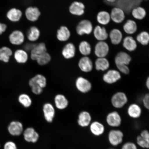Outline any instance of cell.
<instances>
[{
  "label": "cell",
  "mask_w": 149,
  "mask_h": 149,
  "mask_svg": "<svg viewBox=\"0 0 149 149\" xmlns=\"http://www.w3.org/2000/svg\"><path fill=\"white\" fill-rule=\"evenodd\" d=\"M14 58L18 64H24L27 62L29 59V55L25 50L18 49L15 52Z\"/></svg>",
  "instance_id": "obj_23"
},
{
  "label": "cell",
  "mask_w": 149,
  "mask_h": 149,
  "mask_svg": "<svg viewBox=\"0 0 149 149\" xmlns=\"http://www.w3.org/2000/svg\"><path fill=\"white\" fill-rule=\"evenodd\" d=\"M107 121L109 126L116 127L120 125L122 120L119 113L116 111H113L108 115Z\"/></svg>",
  "instance_id": "obj_21"
},
{
  "label": "cell",
  "mask_w": 149,
  "mask_h": 149,
  "mask_svg": "<svg viewBox=\"0 0 149 149\" xmlns=\"http://www.w3.org/2000/svg\"><path fill=\"white\" fill-rule=\"evenodd\" d=\"M7 26L5 24L0 23V35L3 34L6 30Z\"/></svg>",
  "instance_id": "obj_46"
},
{
  "label": "cell",
  "mask_w": 149,
  "mask_h": 149,
  "mask_svg": "<svg viewBox=\"0 0 149 149\" xmlns=\"http://www.w3.org/2000/svg\"><path fill=\"white\" fill-rule=\"evenodd\" d=\"M93 31V26L92 22L87 19L80 21L76 28V32L80 36L90 34Z\"/></svg>",
  "instance_id": "obj_1"
},
{
  "label": "cell",
  "mask_w": 149,
  "mask_h": 149,
  "mask_svg": "<svg viewBox=\"0 0 149 149\" xmlns=\"http://www.w3.org/2000/svg\"><path fill=\"white\" fill-rule=\"evenodd\" d=\"M40 34V31L38 28L35 26H33L30 28L28 31L27 38L30 41L34 42L38 40Z\"/></svg>",
  "instance_id": "obj_31"
},
{
  "label": "cell",
  "mask_w": 149,
  "mask_h": 149,
  "mask_svg": "<svg viewBox=\"0 0 149 149\" xmlns=\"http://www.w3.org/2000/svg\"><path fill=\"white\" fill-rule=\"evenodd\" d=\"M79 48L80 53L84 56L90 55L92 51L91 45L86 41H83L80 42Z\"/></svg>",
  "instance_id": "obj_37"
},
{
  "label": "cell",
  "mask_w": 149,
  "mask_h": 149,
  "mask_svg": "<svg viewBox=\"0 0 149 149\" xmlns=\"http://www.w3.org/2000/svg\"><path fill=\"white\" fill-rule=\"evenodd\" d=\"M18 101L21 105L26 108L30 107L32 104V100L30 96L25 93H23L19 96Z\"/></svg>",
  "instance_id": "obj_36"
},
{
  "label": "cell",
  "mask_w": 149,
  "mask_h": 149,
  "mask_svg": "<svg viewBox=\"0 0 149 149\" xmlns=\"http://www.w3.org/2000/svg\"><path fill=\"white\" fill-rule=\"evenodd\" d=\"M123 47L129 52L135 51L137 47V44L136 40L133 37L127 36L124 38L123 41Z\"/></svg>",
  "instance_id": "obj_27"
},
{
  "label": "cell",
  "mask_w": 149,
  "mask_h": 149,
  "mask_svg": "<svg viewBox=\"0 0 149 149\" xmlns=\"http://www.w3.org/2000/svg\"><path fill=\"white\" fill-rule=\"evenodd\" d=\"M9 39L11 44L15 45H20L25 41V36L21 31L15 30L9 35Z\"/></svg>",
  "instance_id": "obj_6"
},
{
  "label": "cell",
  "mask_w": 149,
  "mask_h": 149,
  "mask_svg": "<svg viewBox=\"0 0 149 149\" xmlns=\"http://www.w3.org/2000/svg\"><path fill=\"white\" fill-rule=\"evenodd\" d=\"M111 19L117 24L122 23L125 18V13L122 9L115 7L111 10L110 14Z\"/></svg>",
  "instance_id": "obj_8"
},
{
  "label": "cell",
  "mask_w": 149,
  "mask_h": 149,
  "mask_svg": "<svg viewBox=\"0 0 149 149\" xmlns=\"http://www.w3.org/2000/svg\"><path fill=\"white\" fill-rule=\"evenodd\" d=\"M143 104L147 109H149V95L148 94L145 95L143 99Z\"/></svg>",
  "instance_id": "obj_45"
},
{
  "label": "cell",
  "mask_w": 149,
  "mask_h": 149,
  "mask_svg": "<svg viewBox=\"0 0 149 149\" xmlns=\"http://www.w3.org/2000/svg\"><path fill=\"white\" fill-rule=\"evenodd\" d=\"M29 84L31 87L36 86L44 89L47 86V80L45 76L42 74H38L30 79Z\"/></svg>",
  "instance_id": "obj_7"
},
{
  "label": "cell",
  "mask_w": 149,
  "mask_h": 149,
  "mask_svg": "<svg viewBox=\"0 0 149 149\" xmlns=\"http://www.w3.org/2000/svg\"><path fill=\"white\" fill-rule=\"evenodd\" d=\"M3 149H17V148L15 143L12 141H8L5 143Z\"/></svg>",
  "instance_id": "obj_43"
},
{
  "label": "cell",
  "mask_w": 149,
  "mask_h": 149,
  "mask_svg": "<svg viewBox=\"0 0 149 149\" xmlns=\"http://www.w3.org/2000/svg\"><path fill=\"white\" fill-rule=\"evenodd\" d=\"M85 6L81 2L75 1L72 3L69 7L70 13L74 15L81 16L84 14Z\"/></svg>",
  "instance_id": "obj_12"
},
{
  "label": "cell",
  "mask_w": 149,
  "mask_h": 149,
  "mask_svg": "<svg viewBox=\"0 0 149 149\" xmlns=\"http://www.w3.org/2000/svg\"><path fill=\"white\" fill-rule=\"evenodd\" d=\"M25 15L28 20L31 22H35L39 19L41 15L40 9L36 7H28L26 9Z\"/></svg>",
  "instance_id": "obj_11"
},
{
  "label": "cell",
  "mask_w": 149,
  "mask_h": 149,
  "mask_svg": "<svg viewBox=\"0 0 149 149\" xmlns=\"http://www.w3.org/2000/svg\"><path fill=\"white\" fill-rule=\"evenodd\" d=\"M95 68L98 70L105 71L107 70L109 67V61L105 58H98L95 62Z\"/></svg>",
  "instance_id": "obj_32"
},
{
  "label": "cell",
  "mask_w": 149,
  "mask_h": 149,
  "mask_svg": "<svg viewBox=\"0 0 149 149\" xmlns=\"http://www.w3.org/2000/svg\"><path fill=\"white\" fill-rule=\"evenodd\" d=\"M36 45L34 44H28L25 46V51L27 52V51H31L34 46Z\"/></svg>",
  "instance_id": "obj_47"
},
{
  "label": "cell",
  "mask_w": 149,
  "mask_h": 149,
  "mask_svg": "<svg viewBox=\"0 0 149 149\" xmlns=\"http://www.w3.org/2000/svg\"><path fill=\"white\" fill-rule=\"evenodd\" d=\"M122 149H137L136 146L133 143L128 142L123 145Z\"/></svg>",
  "instance_id": "obj_44"
},
{
  "label": "cell",
  "mask_w": 149,
  "mask_h": 149,
  "mask_svg": "<svg viewBox=\"0 0 149 149\" xmlns=\"http://www.w3.org/2000/svg\"><path fill=\"white\" fill-rule=\"evenodd\" d=\"M91 120L92 118L90 113L86 111H83L80 113L79 115L78 124L82 127H86L90 124Z\"/></svg>",
  "instance_id": "obj_25"
},
{
  "label": "cell",
  "mask_w": 149,
  "mask_h": 149,
  "mask_svg": "<svg viewBox=\"0 0 149 149\" xmlns=\"http://www.w3.org/2000/svg\"><path fill=\"white\" fill-rule=\"evenodd\" d=\"M109 46L105 41L99 42L95 47V54L98 58H105L109 52Z\"/></svg>",
  "instance_id": "obj_4"
},
{
  "label": "cell",
  "mask_w": 149,
  "mask_h": 149,
  "mask_svg": "<svg viewBox=\"0 0 149 149\" xmlns=\"http://www.w3.org/2000/svg\"><path fill=\"white\" fill-rule=\"evenodd\" d=\"M94 36L99 41H105L107 40L109 35L105 28L100 26H96L93 31Z\"/></svg>",
  "instance_id": "obj_20"
},
{
  "label": "cell",
  "mask_w": 149,
  "mask_h": 149,
  "mask_svg": "<svg viewBox=\"0 0 149 149\" xmlns=\"http://www.w3.org/2000/svg\"><path fill=\"white\" fill-rule=\"evenodd\" d=\"M137 42L143 46L148 45L149 42V35L146 31H143L136 37Z\"/></svg>",
  "instance_id": "obj_39"
},
{
  "label": "cell",
  "mask_w": 149,
  "mask_h": 149,
  "mask_svg": "<svg viewBox=\"0 0 149 149\" xmlns=\"http://www.w3.org/2000/svg\"><path fill=\"white\" fill-rule=\"evenodd\" d=\"M124 31L126 33L132 35L137 31V26L136 22L133 20L128 19L123 26Z\"/></svg>",
  "instance_id": "obj_28"
},
{
  "label": "cell",
  "mask_w": 149,
  "mask_h": 149,
  "mask_svg": "<svg viewBox=\"0 0 149 149\" xmlns=\"http://www.w3.org/2000/svg\"><path fill=\"white\" fill-rule=\"evenodd\" d=\"M90 130L93 134L100 136L103 133L105 128L103 125L98 122H93L90 126Z\"/></svg>",
  "instance_id": "obj_35"
},
{
  "label": "cell",
  "mask_w": 149,
  "mask_h": 149,
  "mask_svg": "<svg viewBox=\"0 0 149 149\" xmlns=\"http://www.w3.org/2000/svg\"><path fill=\"white\" fill-rule=\"evenodd\" d=\"M117 68L122 73L128 74L130 72V70L127 65H122L116 66Z\"/></svg>",
  "instance_id": "obj_42"
},
{
  "label": "cell",
  "mask_w": 149,
  "mask_h": 149,
  "mask_svg": "<svg viewBox=\"0 0 149 149\" xmlns=\"http://www.w3.org/2000/svg\"><path fill=\"white\" fill-rule=\"evenodd\" d=\"M75 85L79 92L82 93L88 92L92 88V84L88 80L83 77H79L76 80Z\"/></svg>",
  "instance_id": "obj_5"
},
{
  "label": "cell",
  "mask_w": 149,
  "mask_h": 149,
  "mask_svg": "<svg viewBox=\"0 0 149 149\" xmlns=\"http://www.w3.org/2000/svg\"><path fill=\"white\" fill-rule=\"evenodd\" d=\"M109 37L112 44L114 45H118L122 41L123 34L120 30L113 29L110 32Z\"/></svg>",
  "instance_id": "obj_26"
},
{
  "label": "cell",
  "mask_w": 149,
  "mask_h": 149,
  "mask_svg": "<svg viewBox=\"0 0 149 149\" xmlns=\"http://www.w3.org/2000/svg\"><path fill=\"white\" fill-rule=\"evenodd\" d=\"M111 20L110 14L105 11L99 12L97 16V20L102 25H106L109 23Z\"/></svg>",
  "instance_id": "obj_30"
},
{
  "label": "cell",
  "mask_w": 149,
  "mask_h": 149,
  "mask_svg": "<svg viewBox=\"0 0 149 149\" xmlns=\"http://www.w3.org/2000/svg\"><path fill=\"white\" fill-rule=\"evenodd\" d=\"M70 31L66 26H61L57 31L56 37L59 41L66 42L70 39Z\"/></svg>",
  "instance_id": "obj_22"
},
{
  "label": "cell",
  "mask_w": 149,
  "mask_h": 149,
  "mask_svg": "<svg viewBox=\"0 0 149 149\" xmlns=\"http://www.w3.org/2000/svg\"><path fill=\"white\" fill-rule=\"evenodd\" d=\"M23 135L24 139L28 142L36 143L39 138L38 134L32 127L26 128L24 132Z\"/></svg>",
  "instance_id": "obj_15"
},
{
  "label": "cell",
  "mask_w": 149,
  "mask_h": 149,
  "mask_svg": "<svg viewBox=\"0 0 149 149\" xmlns=\"http://www.w3.org/2000/svg\"><path fill=\"white\" fill-rule=\"evenodd\" d=\"M23 13L20 9L16 8H11L6 14L7 18L11 22H17L21 19Z\"/></svg>",
  "instance_id": "obj_24"
},
{
  "label": "cell",
  "mask_w": 149,
  "mask_h": 149,
  "mask_svg": "<svg viewBox=\"0 0 149 149\" xmlns=\"http://www.w3.org/2000/svg\"></svg>",
  "instance_id": "obj_50"
},
{
  "label": "cell",
  "mask_w": 149,
  "mask_h": 149,
  "mask_svg": "<svg viewBox=\"0 0 149 149\" xmlns=\"http://www.w3.org/2000/svg\"><path fill=\"white\" fill-rule=\"evenodd\" d=\"M8 130L11 135L19 136L23 133V126L22 123L18 121H13L9 124Z\"/></svg>",
  "instance_id": "obj_10"
},
{
  "label": "cell",
  "mask_w": 149,
  "mask_h": 149,
  "mask_svg": "<svg viewBox=\"0 0 149 149\" xmlns=\"http://www.w3.org/2000/svg\"><path fill=\"white\" fill-rule=\"evenodd\" d=\"M108 2L111 3H113L116 2L117 0H106Z\"/></svg>",
  "instance_id": "obj_48"
},
{
  "label": "cell",
  "mask_w": 149,
  "mask_h": 149,
  "mask_svg": "<svg viewBox=\"0 0 149 149\" xmlns=\"http://www.w3.org/2000/svg\"><path fill=\"white\" fill-rule=\"evenodd\" d=\"M146 86L148 89L149 88V78L148 77L147 79L146 82Z\"/></svg>",
  "instance_id": "obj_49"
},
{
  "label": "cell",
  "mask_w": 149,
  "mask_h": 149,
  "mask_svg": "<svg viewBox=\"0 0 149 149\" xmlns=\"http://www.w3.org/2000/svg\"><path fill=\"white\" fill-rule=\"evenodd\" d=\"M120 72L115 70L108 71L103 76V81L106 83L112 84L116 82L121 79Z\"/></svg>",
  "instance_id": "obj_13"
},
{
  "label": "cell",
  "mask_w": 149,
  "mask_h": 149,
  "mask_svg": "<svg viewBox=\"0 0 149 149\" xmlns=\"http://www.w3.org/2000/svg\"><path fill=\"white\" fill-rule=\"evenodd\" d=\"M47 52L46 44L40 42L36 44L31 51V58L33 61H36L40 56Z\"/></svg>",
  "instance_id": "obj_9"
},
{
  "label": "cell",
  "mask_w": 149,
  "mask_h": 149,
  "mask_svg": "<svg viewBox=\"0 0 149 149\" xmlns=\"http://www.w3.org/2000/svg\"><path fill=\"white\" fill-rule=\"evenodd\" d=\"M76 49L75 46L72 42L68 43L63 47L61 54L65 59L73 58L75 56Z\"/></svg>",
  "instance_id": "obj_16"
},
{
  "label": "cell",
  "mask_w": 149,
  "mask_h": 149,
  "mask_svg": "<svg viewBox=\"0 0 149 149\" xmlns=\"http://www.w3.org/2000/svg\"><path fill=\"white\" fill-rule=\"evenodd\" d=\"M78 65L80 70L83 72H90L93 69L92 61L91 59L87 56H84L81 58L80 59Z\"/></svg>",
  "instance_id": "obj_19"
},
{
  "label": "cell",
  "mask_w": 149,
  "mask_h": 149,
  "mask_svg": "<svg viewBox=\"0 0 149 149\" xmlns=\"http://www.w3.org/2000/svg\"><path fill=\"white\" fill-rule=\"evenodd\" d=\"M54 101L56 108L61 110L66 109L69 104L68 99L64 95L62 94L56 95L54 99Z\"/></svg>",
  "instance_id": "obj_17"
},
{
  "label": "cell",
  "mask_w": 149,
  "mask_h": 149,
  "mask_svg": "<svg viewBox=\"0 0 149 149\" xmlns=\"http://www.w3.org/2000/svg\"><path fill=\"white\" fill-rule=\"evenodd\" d=\"M31 92L33 94L39 95L42 94L43 91V89L38 86H34L31 87Z\"/></svg>",
  "instance_id": "obj_41"
},
{
  "label": "cell",
  "mask_w": 149,
  "mask_h": 149,
  "mask_svg": "<svg viewBox=\"0 0 149 149\" xmlns=\"http://www.w3.org/2000/svg\"><path fill=\"white\" fill-rule=\"evenodd\" d=\"M128 113L129 116L134 118H137L140 116L141 110L140 107L136 104H132L128 109Z\"/></svg>",
  "instance_id": "obj_33"
},
{
  "label": "cell",
  "mask_w": 149,
  "mask_h": 149,
  "mask_svg": "<svg viewBox=\"0 0 149 149\" xmlns=\"http://www.w3.org/2000/svg\"><path fill=\"white\" fill-rule=\"evenodd\" d=\"M128 101L126 94L122 92H117L113 95L111 99V102L113 107L121 108L124 107Z\"/></svg>",
  "instance_id": "obj_2"
},
{
  "label": "cell",
  "mask_w": 149,
  "mask_h": 149,
  "mask_svg": "<svg viewBox=\"0 0 149 149\" xmlns=\"http://www.w3.org/2000/svg\"><path fill=\"white\" fill-rule=\"evenodd\" d=\"M137 143L140 146L144 148H148L149 136L147 134H142L137 138Z\"/></svg>",
  "instance_id": "obj_38"
},
{
  "label": "cell",
  "mask_w": 149,
  "mask_h": 149,
  "mask_svg": "<svg viewBox=\"0 0 149 149\" xmlns=\"http://www.w3.org/2000/svg\"><path fill=\"white\" fill-rule=\"evenodd\" d=\"M123 134L119 130H112L109 132V139L113 146H117L122 142Z\"/></svg>",
  "instance_id": "obj_14"
},
{
  "label": "cell",
  "mask_w": 149,
  "mask_h": 149,
  "mask_svg": "<svg viewBox=\"0 0 149 149\" xmlns=\"http://www.w3.org/2000/svg\"><path fill=\"white\" fill-rule=\"evenodd\" d=\"M132 16L136 19L141 20L144 19L146 15V10L143 7L137 6L134 8L131 11Z\"/></svg>",
  "instance_id": "obj_34"
},
{
  "label": "cell",
  "mask_w": 149,
  "mask_h": 149,
  "mask_svg": "<svg viewBox=\"0 0 149 149\" xmlns=\"http://www.w3.org/2000/svg\"><path fill=\"white\" fill-rule=\"evenodd\" d=\"M132 60L131 57L126 52H121L117 54L115 57V64L117 65H129Z\"/></svg>",
  "instance_id": "obj_18"
},
{
  "label": "cell",
  "mask_w": 149,
  "mask_h": 149,
  "mask_svg": "<svg viewBox=\"0 0 149 149\" xmlns=\"http://www.w3.org/2000/svg\"><path fill=\"white\" fill-rule=\"evenodd\" d=\"M52 57L51 55L47 52H46L40 56L37 59L36 61L40 66H44L47 64L51 61Z\"/></svg>",
  "instance_id": "obj_40"
},
{
  "label": "cell",
  "mask_w": 149,
  "mask_h": 149,
  "mask_svg": "<svg viewBox=\"0 0 149 149\" xmlns=\"http://www.w3.org/2000/svg\"><path fill=\"white\" fill-rule=\"evenodd\" d=\"M42 111L46 122L49 123L53 122L56 113L55 107L53 105L49 102H46L43 106Z\"/></svg>",
  "instance_id": "obj_3"
},
{
  "label": "cell",
  "mask_w": 149,
  "mask_h": 149,
  "mask_svg": "<svg viewBox=\"0 0 149 149\" xmlns=\"http://www.w3.org/2000/svg\"><path fill=\"white\" fill-rule=\"evenodd\" d=\"M13 54V52L10 48L6 46L0 48V61L8 63Z\"/></svg>",
  "instance_id": "obj_29"
}]
</instances>
